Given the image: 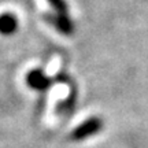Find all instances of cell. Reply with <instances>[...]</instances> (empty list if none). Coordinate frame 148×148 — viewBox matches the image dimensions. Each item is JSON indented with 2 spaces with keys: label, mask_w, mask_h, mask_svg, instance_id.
Segmentation results:
<instances>
[{
  "label": "cell",
  "mask_w": 148,
  "mask_h": 148,
  "mask_svg": "<svg viewBox=\"0 0 148 148\" xmlns=\"http://www.w3.org/2000/svg\"><path fill=\"white\" fill-rule=\"evenodd\" d=\"M104 126V122L101 118L99 116H90L88 118L85 122L79 123L78 126L74 129L71 134H70V138L73 141H82V140H86V138L95 136L100 132Z\"/></svg>",
  "instance_id": "cell-1"
},
{
  "label": "cell",
  "mask_w": 148,
  "mask_h": 148,
  "mask_svg": "<svg viewBox=\"0 0 148 148\" xmlns=\"http://www.w3.org/2000/svg\"><path fill=\"white\" fill-rule=\"evenodd\" d=\"M49 25H52L59 33L64 36H71L74 33V23L67 14H49L45 16Z\"/></svg>",
  "instance_id": "cell-2"
},
{
  "label": "cell",
  "mask_w": 148,
  "mask_h": 148,
  "mask_svg": "<svg viewBox=\"0 0 148 148\" xmlns=\"http://www.w3.org/2000/svg\"><path fill=\"white\" fill-rule=\"evenodd\" d=\"M56 78H49L48 75L42 73L41 70H32L29 71L26 75V84L32 88V89H36V90H45L48 89L52 82L55 81Z\"/></svg>",
  "instance_id": "cell-3"
},
{
  "label": "cell",
  "mask_w": 148,
  "mask_h": 148,
  "mask_svg": "<svg viewBox=\"0 0 148 148\" xmlns=\"http://www.w3.org/2000/svg\"><path fill=\"white\" fill-rule=\"evenodd\" d=\"M18 29V19L12 14H3L0 15V33L5 36L14 34Z\"/></svg>",
  "instance_id": "cell-4"
},
{
  "label": "cell",
  "mask_w": 148,
  "mask_h": 148,
  "mask_svg": "<svg viewBox=\"0 0 148 148\" xmlns=\"http://www.w3.org/2000/svg\"><path fill=\"white\" fill-rule=\"evenodd\" d=\"M75 97H77V92H75V89H73L64 100L58 103L56 114H60V115H69V114H71L74 110V106H75Z\"/></svg>",
  "instance_id": "cell-5"
},
{
  "label": "cell",
  "mask_w": 148,
  "mask_h": 148,
  "mask_svg": "<svg viewBox=\"0 0 148 148\" xmlns=\"http://www.w3.org/2000/svg\"><path fill=\"white\" fill-rule=\"evenodd\" d=\"M48 4L52 7L56 14H67V4L64 0H47Z\"/></svg>",
  "instance_id": "cell-6"
}]
</instances>
